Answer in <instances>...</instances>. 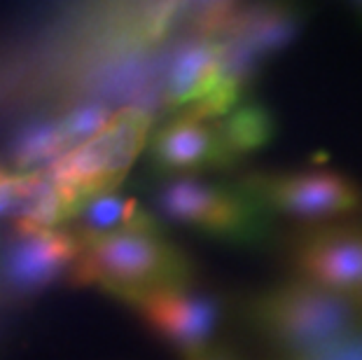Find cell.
<instances>
[{
	"mask_svg": "<svg viewBox=\"0 0 362 360\" xmlns=\"http://www.w3.org/2000/svg\"><path fill=\"white\" fill-rule=\"evenodd\" d=\"M252 332L285 358L322 349L360 327L356 297L295 279L259 290L243 304Z\"/></svg>",
	"mask_w": 362,
	"mask_h": 360,
	"instance_id": "cell-1",
	"label": "cell"
},
{
	"mask_svg": "<svg viewBox=\"0 0 362 360\" xmlns=\"http://www.w3.org/2000/svg\"><path fill=\"white\" fill-rule=\"evenodd\" d=\"M168 220L232 246H262L274 234V216L245 190L199 175H168L155 190Z\"/></svg>",
	"mask_w": 362,
	"mask_h": 360,
	"instance_id": "cell-3",
	"label": "cell"
},
{
	"mask_svg": "<svg viewBox=\"0 0 362 360\" xmlns=\"http://www.w3.org/2000/svg\"><path fill=\"white\" fill-rule=\"evenodd\" d=\"M71 152L59 120H40L21 127L10 145V159L17 173L45 171Z\"/></svg>",
	"mask_w": 362,
	"mask_h": 360,
	"instance_id": "cell-12",
	"label": "cell"
},
{
	"mask_svg": "<svg viewBox=\"0 0 362 360\" xmlns=\"http://www.w3.org/2000/svg\"><path fill=\"white\" fill-rule=\"evenodd\" d=\"M236 185L255 197L274 218L325 222L351 216L362 206V192L356 180L325 168L248 173L238 178Z\"/></svg>",
	"mask_w": 362,
	"mask_h": 360,
	"instance_id": "cell-5",
	"label": "cell"
},
{
	"mask_svg": "<svg viewBox=\"0 0 362 360\" xmlns=\"http://www.w3.org/2000/svg\"><path fill=\"white\" fill-rule=\"evenodd\" d=\"M115 108H110L103 101H87L73 105L71 110L64 112L59 117V124L64 129L68 145L78 148V145L87 143L89 139H94L96 134H101L107 127V122L115 117Z\"/></svg>",
	"mask_w": 362,
	"mask_h": 360,
	"instance_id": "cell-15",
	"label": "cell"
},
{
	"mask_svg": "<svg viewBox=\"0 0 362 360\" xmlns=\"http://www.w3.org/2000/svg\"><path fill=\"white\" fill-rule=\"evenodd\" d=\"M82 252L73 267V281L98 286L119 297L161 288L194 286V265L159 229L80 236Z\"/></svg>",
	"mask_w": 362,
	"mask_h": 360,
	"instance_id": "cell-2",
	"label": "cell"
},
{
	"mask_svg": "<svg viewBox=\"0 0 362 360\" xmlns=\"http://www.w3.org/2000/svg\"><path fill=\"white\" fill-rule=\"evenodd\" d=\"M356 300H358V304L362 306V288L358 290V295H356Z\"/></svg>",
	"mask_w": 362,
	"mask_h": 360,
	"instance_id": "cell-19",
	"label": "cell"
},
{
	"mask_svg": "<svg viewBox=\"0 0 362 360\" xmlns=\"http://www.w3.org/2000/svg\"><path fill=\"white\" fill-rule=\"evenodd\" d=\"M82 252V241L68 229H40L14 225V236L3 250L0 274L12 290L33 293L73 272Z\"/></svg>",
	"mask_w": 362,
	"mask_h": 360,
	"instance_id": "cell-8",
	"label": "cell"
},
{
	"mask_svg": "<svg viewBox=\"0 0 362 360\" xmlns=\"http://www.w3.org/2000/svg\"><path fill=\"white\" fill-rule=\"evenodd\" d=\"M283 360H362V327L322 349L309 351V354L302 356H290Z\"/></svg>",
	"mask_w": 362,
	"mask_h": 360,
	"instance_id": "cell-16",
	"label": "cell"
},
{
	"mask_svg": "<svg viewBox=\"0 0 362 360\" xmlns=\"http://www.w3.org/2000/svg\"><path fill=\"white\" fill-rule=\"evenodd\" d=\"M7 175H10V173H7V171H3V168H0V180H5Z\"/></svg>",
	"mask_w": 362,
	"mask_h": 360,
	"instance_id": "cell-20",
	"label": "cell"
},
{
	"mask_svg": "<svg viewBox=\"0 0 362 360\" xmlns=\"http://www.w3.org/2000/svg\"><path fill=\"white\" fill-rule=\"evenodd\" d=\"M229 30L234 33V47L248 57L267 54L290 40L297 30V17L288 10H264L232 21Z\"/></svg>",
	"mask_w": 362,
	"mask_h": 360,
	"instance_id": "cell-14",
	"label": "cell"
},
{
	"mask_svg": "<svg viewBox=\"0 0 362 360\" xmlns=\"http://www.w3.org/2000/svg\"><path fill=\"white\" fill-rule=\"evenodd\" d=\"M180 360H243V358L232 347H227V344L211 342L202 349L185 351V354H180Z\"/></svg>",
	"mask_w": 362,
	"mask_h": 360,
	"instance_id": "cell-18",
	"label": "cell"
},
{
	"mask_svg": "<svg viewBox=\"0 0 362 360\" xmlns=\"http://www.w3.org/2000/svg\"><path fill=\"white\" fill-rule=\"evenodd\" d=\"M290 265L302 281L356 297L362 288V229L315 225L292 241Z\"/></svg>",
	"mask_w": 362,
	"mask_h": 360,
	"instance_id": "cell-7",
	"label": "cell"
},
{
	"mask_svg": "<svg viewBox=\"0 0 362 360\" xmlns=\"http://www.w3.org/2000/svg\"><path fill=\"white\" fill-rule=\"evenodd\" d=\"M75 220L78 227L73 232L78 236H98L122 229H159L157 220L143 211L134 197H122L117 192L91 199L78 211Z\"/></svg>",
	"mask_w": 362,
	"mask_h": 360,
	"instance_id": "cell-11",
	"label": "cell"
},
{
	"mask_svg": "<svg viewBox=\"0 0 362 360\" xmlns=\"http://www.w3.org/2000/svg\"><path fill=\"white\" fill-rule=\"evenodd\" d=\"M215 127L236 162L269 145L276 134L274 112L259 101H243Z\"/></svg>",
	"mask_w": 362,
	"mask_h": 360,
	"instance_id": "cell-13",
	"label": "cell"
},
{
	"mask_svg": "<svg viewBox=\"0 0 362 360\" xmlns=\"http://www.w3.org/2000/svg\"><path fill=\"white\" fill-rule=\"evenodd\" d=\"M150 159L166 175H197V171L229 168L236 159L222 143L218 127L211 122L182 115L150 136Z\"/></svg>",
	"mask_w": 362,
	"mask_h": 360,
	"instance_id": "cell-9",
	"label": "cell"
},
{
	"mask_svg": "<svg viewBox=\"0 0 362 360\" xmlns=\"http://www.w3.org/2000/svg\"><path fill=\"white\" fill-rule=\"evenodd\" d=\"M227 71L225 42L213 37H202L185 45L171 61L164 84V101L171 108L197 105L211 96Z\"/></svg>",
	"mask_w": 362,
	"mask_h": 360,
	"instance_id": "cell-10",
	"label": "cell"
},
{
	"mask_svg": "<svg viewBox=\"0 0 362 360\" xmlns=\"http://www.w3.org/2000/svg\"><path fill=\"white\" fill-rule=\"evenodd\" d=\"M28 187V173H10L5 180H0V218L7 213H17L24 202Z\"/></svg>",
	"mask_w": 362,
	"mask_h": 360,
	"instance_id": "cell-17",
	"label": "cell"
},
{
	"mask_svg": "<svg viewBox=\"0 0 362 360\" xmlns=\"http://www.w3.org/2000/svg\"><path fill=\"white\" fill-rule=\"evenodd\" d=\"M152 115L143 105H122L101 134L73 148L45 175L57 185L73 209V220L84 204L112 194L129 168L150 143Z\"/></svg>",
	"mask_w": 362,
	"mask_h": 360,
	"instance_id": "cell-4",
	"label": "cell"
},
{
	"mask_svg": "<svg viewBox=\"0 0 362 360\" xmlns=\"http://www.w3.org/2000/svg\"><path fill=\"white\" fill-rule=\"evenodd\" d=\"M161 339L185 351L202 349L215 339L222 323V302L215 295L189 288H161L119 297Z\"/></svg>",
	"mask_w": 362,
	"mask_h": 360,
	"instance_id": "cell-6",
	"label": "cell"
}]
</instances>
